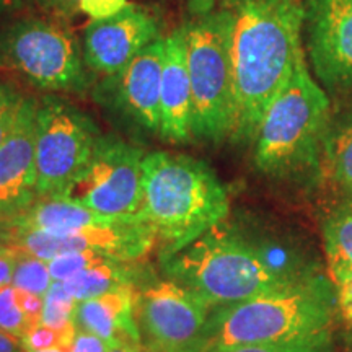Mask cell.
<instances>
[{"label":"cell","mask_w":352,"mask_h":352,"mask_svg":"<svg viewBox=\"0 0 352 352\" xmlns=\"http://www.w3.org/2000/svg\"><path fill=\"white\" fill-rule=\"evenodd\" d=\"M165 38L144 47L126 67L104 76L91 96L104 111L134 131L160 134V85Z\"/></svg>","instance_id":"cell-11"},{"label":"cell","mask_w":352,"mask_h":352,"mask_svg":"<svg viewBox=\"0 0 352 352\" xmlns=\"http://www.w3.org/2000/svg\"><path fill=\"white\" fill-rule=\"evenodd\" d=\"M162 38L155 13L135 3L103 20H91L82 34V51L91 74L111 76Z\"/></svg>","instance_id":"cell-14"},{"label":"cell","mask_w":352,"mask_h":352,"mask_svg":"<svg viewBox=\"0 0 352 352\" xmlns=\"http://www.w3.org/2000/svg\"><path fill=\"white\" fill-rule=\"evenodd\" d=\"M3 245L33 254L44 261L88 250L120 259H140L155 246V239L151 228L138 217H127L109 226L83 227L64 232L7 228Z\"/></svg>","instance_id":"cell-12"},{"label":"cell","mask_w":352,"mask_h":352,"mask_svg":"<svg viewBox=\"0 0 352 352\" xmlns=\"http://www.w3.org/2000/svg\"><path fill=\"white\" fill-rule=\"evenodd\" d=\"M160 135L173 144L192 138V95L183 25L165 38L160 85Z\"/></svg>","instance_id":"cell-16"},{"label":"cell","mask_w":352,"mask_h":352,"mask_svg":"<svg viewBox=\"0 0 352 352\" xmlns=\"http://www.w3.org/2000/svg\"><path fill=\"white\" fill-rule=\"evenodd\" d=\"M16 254L19 252L15 248L0 245V289L6 287V285H12Z\"/></svg>","instance_id":"cell-32"},{"label":"cell","mask_w":352,"mask_h":352,"mask_svg":"<svg viewBox=\"0 0 352 352\" xmlns=\"http://www.w3.org/2000/svg\"><path fill=\"white\" fill-rule=\"evenodd\" d=\"M235 142H253L264 109L305 59L302 0H226Z\"/></svg>","instance_id":"cell-2"},{"label":"cell","mask_w":352,"mask_h":352,"mask_svg":"<svg viewBox=\"0 0 352 352\" xmlns=\"http://www.w3.org/2000/svg\"><path fill=\"white\" fill-rule=\"evenodd\" d=\"M6 235H7V222L0 219V245L6 246Z\"/></svg>","instance_id":"cell-37"},{"label":"cell","mask_w":352,"mask_h":352,"mask_svg":"<svg viewBox=\"0 0 352 352\" xmlns=\"http://www.w3.org/2000/svg\"><path fill=\"white\" fill-rule=\"evenodd\" d=\"M20 296V305L23 308L25 315L28 316L32 328L41 323L43 316V307H44V297H39L36 294L26 292V290L19 289Z\"/></svg>","instance_id":"cell-31"},{"label":"cell","mask_w":352,"mask_h":352,"mask_svg":"<svg viewBox=\"0 0 352 352\" xmlns=\"http://www.w3.org/2000/svg\"><path fill=\"white\" fill-rule=\"evenodd\" d=\"M223 184L204 162L171 152L145 153L138 217L151 228L160 258L173 254L228 217Z\"/></svg>","instance_id":"cell-3"},{"label":"cell","mask_w":352,"mask_h":352,"mask_svg":"<svg viewBox=\"0 0 352 352\" xmlns=\"http://www.w3.org/2000/svg\"><path fill=\"white\" fill-rule=\"evenodd\" d=\"M109 347L113 346L96 334L77 329L76 338L70 346V352H108Z\"/></svg>","instance_id":"cell-30"},{"label":"cell","mask_w":352,"mask_h":352,"mask_svg":"<svg viewBox=\"0 0 352 352\" xmlns=\"http://www.w3.org/2000/svg\"><path fill=\"white\" fill-rule=\"evenodd\" d=\"M315 179L334 206H352V108L334 116L321 145Z\"/></svg>","instance_id":"cell-18"},{"label":"cell","mask_w":352,"mask_h":352,"mask_svg":"<svg viewBox=\"0 0 352 352\" xmlns=\"http://www.w3.org/2000/svg\"><path fill=\"white\" fill-rule=\"evenodd\" d=\"M77 302L65 292L60 283H54L44 296L41 323L60 331H76Z\"/></svg>","instance_id":"cell-22"},{"label":"cell","mask_w":352,"mask_h":352,"mask_svg":"<svg viewBox=\"0 0 352 352\" xmlns=\"http://www.w3.org/2000/svg\"><path fill=\"white\" fill-rule=\"evenodd\" d=\"M184 2H186V8L191 16H199L217 10L219 3L226 2V0H184Z\"/></svg>","instance_id":"cell-33"},{"label":"cell","mask_w":352,"mask_h":352,"mask_svg":"<svg viewBox=\"0 0 352 352\" xmlns=\"http://www.w3.org/2000/svg\"><path fill=\"white\" fill-rule=\"evenodd\" d=\"M25 352H70L69 349H47V351H25Z\"/></svg>","instance_id":"cell-41"},{"label":"cell","mask_w":352,"mask_h":352,"mask_svg":"<svg viewBox=\"0 0 352 352\" xmlns=\"http://www.w3.org/2000/svg\"><path fill=\"white\" fill-rule=\"evenodd\" d=\"M145 152L114 134L98 139L90 160L60 197L109 217H135Z\"/></svg>","instance_id":"cell-9"},{"label":"cell","mask_w":352,"mask_h":352,"mask_svg":"<svg viewBox=\"0 0 352 352\" xmlns=\"http://www.w3.org/2000/svg\"><path fill=\"white\" fill-rule=\"evenodd\" d=\"M139 352H164V351H158L155 347H151V346H140V351Z\"/></svg>","instance_id":"cell-40"},{"label":"cell","mask_w":352,"mask_h":352,"mask_svg":"<svg viewBox=\"0 0 352 352\" xmlns=\"http://www.w3.org/2000/svg\"><path fill=\"white\" fill-rule=\"evenodd\" d=\"M21 0H0V16L20 6Z\"/></svg>","instance_id":"cell-35"},{"label":"cell","mask_w":352,"mask_h":352,"mask_svg":"<svg viewBox=\"0 0 352 352\" xmlns=\"http://www.w3.org/2000/svg\"><path fill=\"white\" fill-rule=\"evenodd\" d=\"M208 303L175 280H152L135 292L134 316L144 346L164 352H209Z\"/></svg>","instance_id":"cell-10"},{"label":"cell","mask_w":352,"mask_h":352,"mask_svg":"<svg viewBox=\"0 0 352 352\" xmlns=\"http://www.w3.org/2000/svg\"><path fill=\"white\" fill-rule=\"evenodd\" d=\"M38 100L25 96L15 126L0 147V219L10 220L38 199L36 135Z\"/></svg>","instance_id":"cell-15"},{"label":"cell","mask_w":352,"mask_h":352,"mask_svg":"<svg viewBox=\"0 0 352 352\" xmlns=\"http://www.w3.org/2000/svg\"><path fill=\"white\" fill-rule=\"evenodd\" d=\"M336 315L333 280L324 272H318L250 300L212 308L208 321L209 351L310 340L331 331Z\"/></svg>","instance_id":"cell-4"},{"label":"cell","mask_w":352,"mask_h":352,"mask_svg":"<svg viewBox=\"0 0 352 352\" xmlns=\"http://www.w3.org/2000/svg\"><path fill=\"white\" fill-rule=\"evenodd\" d=\"M344 352H352V328H349V331L346 333V340H344Z\"/></svg>","instance_id":"cell-38"},{"label":"cell","mask_w":352,"mask_h":352,"mask_svg":"<svg viewBox=\"0 0 352 352\" xmlns=\"http://www.w3.org/2000/svg\"><path fill=\"white\" fill-rule=\"evenodd\" d=\"M140 346H129V344H120L109 347L108 352H139Z\"/></svg>","instance_id":"cell-36"},{"label":"cell","mask_w":352,"mask_h":352,"mask_svg":"<svg viewBox=\"0 0 352 352\" xmlns=\"http://www.w3.org/2000/svg\"><path fill=\"white\" fill-rule=\"evenodd\" d=\"M30 329L32 323L20 305L19 289L13 285L0 289V331L21 340Z\"/></svg>","instance_id":"cell-24"},{"label":"cell","mask_w":352,"mask_h":352,"mask_svg":"<svg viewBox=\"0 0 352 352\" xmlns=\"http://www.w3.org/2000/svg\"><path fill=\"white\" fill-rule=\"evenodd\" d=\"M32 2L38 3V6H41V7H50V6H52V3H56L57 0H32Z\"/></svg>","instance_id":"cell-39"},{"label":"cell","mask_w":352,"mask_h":352,"mask_svg":"<svg viewBox=\"0 0 352 352\" xmlns=\"http://www.w3.org/2000/svg\"><path fill=\"white\" fill-rule=\"evenodd\" d=\"M16 252L19 254H16L15 270H13L12 285L20 290L44 297L47 290L51 289V285L54 284L47 261L33 256V254L20 252V250H16Z\"/></svg>","instance_id":"cell-21"},{"label":"cell","mask_w":352,"mask_h":352,"mask_svg":"<svg viewBox=\"0 0 352 352\" xmlns=\"http://www.w3.org/2000/svg\"><path fill=\"white\" fill-rule=\"evenodd\" d=\"M192 95V138L219 144L232 138L233 76L223 7L183 23Z\"/></svg>","instance_id":"cell-7"},{"label":"cell","mask_w":352,"mask_h":352,"mask_svg":"<svg viewBox=\"0 0 352 352\" xmlns=\"http://www.w3.org/2000/svg\"><path fill=\"white\" fill-rule=\"evenodd\" d=\"M101 132L95 121L57 95L38 100L34 158L39 197H60L82 173Z\"/></svg>","instance_id":"cell-8"},{"label":"cell","mask_w":352,"mask_h":352,"mask_svg":"<svg viewBox=\"0 0 352 352\" xmlns=\"http://www.w3.org/2000/svg\"><path fill=\"white\" fill-rule=\"evenodd\" d=\"M148 274L139 264V259L111 258L94 267L63 280V287L77 303L88 300L111 290L140 287Z\"/></svg>","instance_id":"cell-19"},{"label":"cell","mask_w":352,"mask_h":352,"mask_svg":"<svg viewBox=\"0 0 352 352\" xmlns=\"http://www.w3.org/2000/svg\"><path fill=\"white\" fill-rule=\"evenodd\" d=\"M107 253L95 252V250H88V252H78V253H69L57 256L54 259L47 261L50 266L51 277L54 283H63V280L69 279V277L78 274V272L94 267L96 264H101L108 259H111Z\"/></svg>","instance_id":"cell-25"},{"label":"cell","mask_w":352,"mask_h":352,"mask_svg":"<svg viewBox=\"0 0 352 352\" xmlns=\"http://www.w3.org/2000/svg\"><path fill=\"white\" fill-rule=\"evenodd\" d=\"M76 3L78 10L91 20L108 19L129 6L127 0H76Z\"/></svg>","instance_id":"cell-28"},{"label":"cell","mask_w":352,"mask_h":352,"mask_svg":"<svg viewBox=\"0 0 352 352\" xmlns=\"http://www.w3.org/2000/svg\"><path fill=\"white\" fill-rule=\"evenodd\" d=\"M139 287L111 290L103 296L78 302L76 308L77 329L94 333L111 346H142L134 316L135 292Z\"/></svg>","instance_id":"cell-17"},{"label":"cell","mask_w":352,"mask_h":352,"mask_svg":"<svg viewBox=\"0 0 352 352\" xmlns=\"http://www.w3.org/2000/svg\"><path fill=\"white\" fill-rule=\"evenodd\" d=\"M336 289L338 315L346 321L347 328H352V276L334 283Z\"/></svg>","instance_id":"cell-29"},{"label":"cell","mask_w":352,"mask_h":352,"mask_svg":"<svg viewBox=\"0 0 352 352\" xmlns=\"http://www.w3.org/2000/svg\"><path fill=\"white\" fill-rule=\"evenodd\" d=\"M331 118L327 91L303 59L259 120L253 138L254 166L271 178L315 176Z\"/></svg>","instance_id":"cell-5"},{"label":"cell","mask_w":352,"mask_h":352,"mask_svg":"<svg viewBox=\"0 0 352 352\" xmlns=\"http://www.w3.org/2000/svg\"><path fill=\"white\" fill-rule=\"evenodd\" d=\"M305 28L320 85L352 94V0H308Z\"/></svg>","instance_id":"cell-13"},{"label":"cell","mask_w":352,"mask_h":352,"mask_svg":"<svg viewBox=\"0 0 352 352\" xmlns=\"http://www.w3.org/2000/svg\"><path fill=\"white\" fill-rule=\"evenodd\" d=\"M76 331H60V329L46 327L39 323L21 338L25 351H47V349H69L72 346Z\"/></svg>","instance_id":"cell-26"},{"label":"cell","mask_w":352,"mask_h":352,"mask_svg":"<svg viewBox=\"0 0 352 352\" xmlns=\"http://www.w3.org/2000/svg\"><path fill=\"white\" fill-rule=\"evenodd\" d=\"M160 261L166 279L210 308L250 300L321 272L314 253L297 241L227 219Z\"/></svg>","instance_id":"cell-1"},{"label":"cell","mask_w":352,"mask_h":352,"mask_svg":"<svg viewBox=\"0 0 352 352\" xmlns=\"http://www.w3.org/2000/svg\"><path fill=\"white\" fill-rule=\"evenodd\" d=\"M25 96L10 83L0 80V147L15 126Z\"/></svg>","instance_id":"cell-27"},{"label":"cell","mask_w":352,"mask_h":352,"mask_svg":"<svg viewBox=\"0 0 352 352\" xmlns=\"http://www.w3.org/2000/svg\"><path fill=\"white\" fill-rule=\"evenodd\" d=\"M327 270L334 283L352 276V206H334L321 222Z\"/></svg>","instance_id":"cell-20"},{"label":"cell","mask_w":352,"mask_h":352,"mask_svg":"<svg viewBox=\"0 0 352 352\" xmlns=\"http://www.w3.org/2000/svg\"><path fill=\"white\" fill-rule=\"evenodd\" d=\"M209 352H336L333 344L331 331L290 342H271V344H241L214 347Z\"/></svg>","instance_id":"cell-23"},{"label":"cell","mask_w":352,"mask_h":352,"mask_svg":"<svg viewBox=\"0 0 352 352\" xmlns=\"http://www.w3.org/2000/svg\"><path fill=\"white\" fill-rule=\"evenodd\" d=\"M0 352H25V349L19 338L0 331Z\"/></svg>","instance_id":"cell-34"},{"label":"cell","mask_w":352,"mask_h":352,"mask_svg":"<svg viewBox=\"0 0 352 352\" xmlns=\"http://www.w3.org/2000/svg\"><path fill=\"white\" fill-rule=\"evenodd\" d=\"M0 69L50 91L85 95L94 83L82 43L67 26L44 16H23L0 30Z\"/></svg>","instance_id":"cell-6"}]
</instances>
